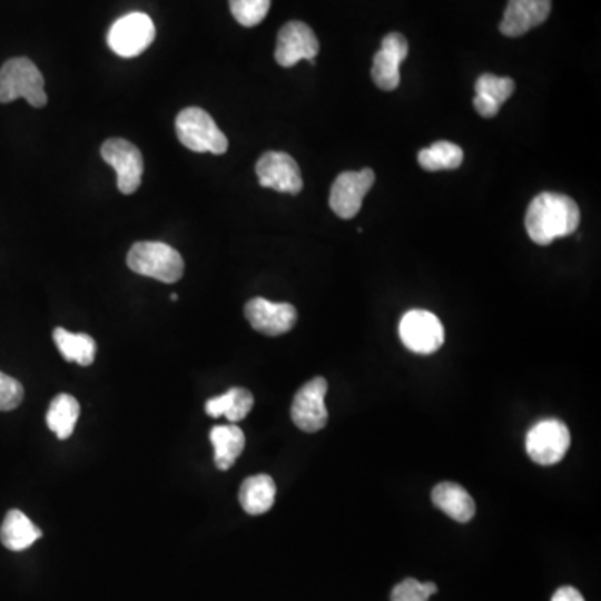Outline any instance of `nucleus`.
Returning a JSON list of instances; mask_svg holds the SVG:
<instances>
[{
  "label": "nucleus",
  "instance_id": "nucleus-6",
  "mask_svg": "<svg viewBox=\"0 0 601 601\" xmlns=\"http://www.w3.org/2000/svg\"><path fill=\"white\" fill-rule=\"evenodd\" d=\"M154 37L152 19L147 13L130 12L114 22L107 33V43L117 56L130 59L140 56L154 42Z\"/></svg>",
  "mask_w": 601,
  "mask_h": 601
},
{
  "label": "nucleus",
  "instance_id": "nucleus-16",
  "mask_svg": "<svg viewBox=\"0 0 601 601\" xmlns=\"http://www.w3.org/2000/svg\"><path fill=\"white\" fill-rule=\"evenodd\" d=\"M514 80L510 77H497L493 73H483L477 77L476 86H474L473 106L481 117L496 116L500 112V107L513 96Z\"/></svg>",
  "mask_w": 601,
  "mask_h": 601
},
{
  "label": "nucleus",
  "instance_id": "nucleus-20",
  "mask_svg": "<svg viewBox=\"0 0 601 601\" xmlns=\"http://www.w3.org/2000/svg\"><path fill=\"white\" fill-rule=\"evenodd\" d=\"M42 531L20 510H10L0 528V541L10 551H23L32 546Z\"/></svg>",
  "mask_w": 601,
  "mask_h": 601
},
{
  "label": "nucleus",
  "instance_id": "nucleus-2",
  "mask_svg": "<svg viewBox=\"0 0 601 601\" xmlns=\"http://www.w3.org/2000/svg\"><path fill=\"white\" fill-rule=\"evenodd\" d=\"M127 266L140 276L173 284L183 277V256L166 243L142 240L134 244L127 254Z\"/></svg>",
  "mask_w": 601,
  "mask_h": 601
},
{
  "label": "nucleus",
  "instance_id": "nucleus-5",
  "mask_svg": "<svg viewBox=\"0 0 601 601\" xmlns=\"http://www.w3.org/2000/svg\"><path fill=\"white\" fill-rule=\"evenodd\" d=\"M571 434L560 420H543L526 434V453L541 466L560 463L570 450Z\"/></svg>",
  "mask_w": 601,
  "mask_h": 601
},
{
  "label": "nucleus",
  "instance_id": "nucleus-19",
  "mask_svg": "<svg viewBox=\"0 0 601 601\" xmlns=\"http://www.w3.org/2000/svg\"><path fill=\"white\" fill-rule=\"evenodd\" d=\"M276 500V484L269 474L249 476L240 484L239 503L247 514L267 513Z\"/></svg>",
  "mask_w": 601,
  "mask_h": 601
},
{
  "label": "nucleus",
  "instance_id": "nucleus-4",
  "mask_svg": "<svg viewBox=\"0 0 601 601\" xmlns=\"http://www.w3.org/2000/svg\"><path fill=\"white\" fill-rule=\"evenodd\" d=\"M177 139L194 152L224 154L227 150V137L214 122L209 112L200 107H187L180 110L176 119Z\"/></svg>",
  "mask_w": 601,
  "mask_h": 601
},
{
  "label": "nucleus",
  "instance_id": "nucleus-14",
  "mask_svg": "<svg viewBox=\"0 0 601 601\" xmlns=\"http://www.w3.org/2000/svg\"><path fill=\"white\" fill-rule=\"evenodd\" d=\"M407 52H410V46L403 33L391 32L384 37L381 49L374 56L373 69H371L374 83L380 89H397L401 82L400 66L406 59Z\"/></svg>",
  "mask_w": 601,
  "mask_h": 601
},
{
  "label": "nucleus",
  "instance_id": "nucleus-8",
  "mask_svg": "<svg viewBox=\"0 0 601 601\" xmlns=\"http://www.w3.org/2000/svg\"><path fill=\"white\" fill-rule=\"evenodd\" d=\"M373 169L346 170L336 177L331 187L329 206L341 219H351L357 216L363 206L364 196L370 193L374 184Z\"/></svg>",
  "mask_w": 601,
  "mask_h": 601
},
{
  "label": "nucleus",
  "instance_id": "nucleus-13",
  "mask_svg": "<svg viewBox=\"0 0 601 601\" xmlns=\"http://www.w3.org/2000/svg\"><path fill=\"white\" fill-rule=\"evenodd\" d=\"M247 321L254 329L266 336H280L293 329L297 311L289 303H273L264 297H254L244 307Z\"/></svg>",
  "mask_w": 601,
  "mask_h": 601
},
{
  "label": "nucleus",
  "instance_id": "nucleus-1",
  "mask_svg": "<svg viewBox=\"0 0 601 601\" xmlns=\"http://www.w3.org/2000/svg\"><path fill=\"white\" fill-rule=\"evenodd\" d=\"M580 207L560 193H541L528 206L524 227L528 236L540 246L570 236L580 226Z\"/></svg>",
  "mask_w": 601,
  "mask_h": 601
},
{
  "label": "nucleus",
  "instance_id": "nucleus-23",
  "mask_svg": "<svg viewBox=\"0 0 601 601\" xmlns=\"http://www.w3.org/2000/svg\"><path fill=\"white\" fill-rule=\"evenodd\" d=\"M80 406L70 394H59L53 397L47 411V426L59 440L72 436L73 427L79 420Z\"/></svg>",
  "mask_w": 601,
  "mask_h": 601
},
{
  "label": "nucleus",
  "instance_id": "nucleus-26",
  "mask_svg": "<svg viewBox=\"0 0 601 601\" xmlns=\"http://www.w3.org/2000/svg\"><path fill=\"white\" fill-rule=\"evenodd\" d=\"M436 591V584L431 581L421 583L416 578H406L393 588L391 601H427Z\"/></svg>",
  "mask_w": 601,
  "mask_h": 601
},
{
  "label": "nucleus",
  "instance_id": "nucleus-27",
  "mask_svg": "<svg viewBox=\"0 0 601 601\" xmlns=\"http://www.w3.org/2000/svg\"><path fill=\"white\" fill-rule=\"evenodd\" d=\"M22 400V384L0 371V411L16 410V407L20 406Z\"/></svg>",
  "mask_w": 601,
  "mask_h": 601
},
{
  "label": "nucleus",
  "instance_id": "nucleus-18",
  "mask_svg": "<svg viewBox=\"0 0 601 601\" xmlns=\"http://www.w3.org/2000/svg\"><path fill=\"white\" fill-rule=\"evenodd\" d=\"M214 446V463L220 471H227L234 466L237 457L246 446V436L236 424H223L214 426L209 434Z\"/></svg>",
  "mask_w": 601,
  "mask_h": 601
},
{
  "label": "nucleus",
  "instance_id": "nucleus-24",
  "mask_svg": "<svg viewBox=\"0 0 601 601\" xmlns=\"http://www.w3.org/2000/svg\"><path fill=\"white\" fill-rule=\"evenodd\" d=\"M464 152L456 144L440 140L431 144L426 149L417 154V162L424 170L437 173V170H454L463 164Z\"/></svg>",
  "mask_w": 601,
  "mask_h": 601
},
{
  "label": "nucleus",
  "instance_id": "nucleus-25",
  "mask_svg": "<svg viewBox=\"0 0 601 601\" xmlns=\"http://www.w3.org/2000/svg\"><path fill=\"white\" fill-rule=\"evenodd\" d=\"M234 19L244 27H254L266 19L270 0H229Z\"/></svg>",
  "mask_w": 601,
  "mask_h": 601
},
{
  "label": "nucleus",
  "instance_id": "nucleus-17",
  "mask_svg": "<svg viewBox=\"0 0 601 601\" xmlns=\"http://www.w3.org/2000/svg\"><path fill=\"white\" fill-rule=\"evenodd\" d=\"M434 506L440 508L444 514L453 518L457 523H467L473 520L476 513V504H474L471 494L464 490L461 484L453 481H443V483L434 486L431 493Z\"/></svg>",
  "mask_w": 601,
  "mask_h": 601
},
{
  "label": "nucleus",
  "instance_id": "nucleus-21",
  "mask_svg": "<svg viewBox=\"0 0 601 601\" xmlns=\"http://www.w3.org/2000/svg\"><path fill=\"white\" fill-rule=\"evenodd\" d=\"M254 406V396L246 387H230L220 396L210 397L206 403V413L210 417L226 416L230 423L243 421Z\"/></svg>",
  "mask_w": 601,
  "mask_h": 601
},
{
  "label": "nucleus",
  "instance_id": "nucleus-15",
  "mask_svg": "<svg viewBox=\"0 0 601 601\" xmlns=\"http://www.w3.org/2000/svg\"><path fill=\"white\" fill-rule=\"evenodd\" d=\"M551 0H508L500 30L506 37H520L541 26L550 17Z\"/></svg>",
  "mask_w": 601,
  "mask_h": 601
},
{
  "label": "nucleus",
  "instance_id": "nucleus-12",
  "mask_svg": "<svg viewBox=\"0 0 601 601\" xmlns=\"http://www.w3.org/2000/svg\"><path fill=\"white\" fill-rule=\"evenodd\" d=\"M259 184L277 193L299 194L303 190V177L296 160L286 152L263 154L256 164Z\"/></svg>",
  "mask_w": 601,
  "mask_h": 601
},
{
  "label": "nucleus",
  "instance_id": "nucleus-9",
  "mask_svg": "<svg viewBox=\"0 0 601 601\" xmlns=\"http://www.w3.org/2000/svg\"><path fill=\"white\" fill-rule=\"evenodd\" d=\"M102 159L117 173V187L122 194H134L142 179L144 160L140 150L126 139H109L102 144Z\"/></svg>",
  "mask_w": 601,
  "mask_h": 601
},
{
  "label": "nucleus",
  "instance_id": "nucleus-22",
  "mask_svg": "<svg viewBox=\"0 0 601 601\" xmlns=\"http://www.w3.org/2000/svg\"><path fill=\"white\" fill-rule=\"evenodd\" d=\"M53 343L62 354L63 359L77 363L80 366H90L96 357L97 344L89 334H73L63 327L53 329Z\"/></svg>",
  "mask_w": 601,
  "mask_h": 601
},
{
  "label": "nucleus",
  "instance_id": "nucleus-10",
  "mask_svg": "<svg viewBox=\"0 0 601 601\" xmlns=\"http://www.w3.org/2000/svg\"><path fill=\"white\" fill-rule=\"evenodd\" d=\"M327 393V381L314 377L299 387L290 406V417L300 431L316 433L327 423V410L324 397Z\"/></svg>",
  "mask_w": 601,
  "mask_h": 601
},
{
  "label": "nucleus",
  "instance_id": "nucleus-7",
  "mask_svg": "<svg viewBox=\"0 0 601 601\" xmlns=\"http://www.w3.org/2000/svg\"><path fill=\"white\" fill-rule=\"evenodd\" d=\"M400 337L413 353L433 354L443 346V324L430 311L411 309L401 317Z\"/></svg>",
  "mask_w": 601,
  "mask_h": 601
},
{
  "label": "nucleus",
  "instance_id": "nucleus-28",
  "mask_svg": "<svg viewBox=\"0 0 601 601\" xmlns=\"http://www.w3.org/2000/svg\"><path fill=\"white\" fill-rule=\"evenodd\" d=\"M551 601H584L583 594L573 587H561L554 591Z\"/></svg>",
  "mask_w": 601,
  "mask_h": 601
},
{
  "label": "nucleus",
  "instance_id": "nucleus-11",
  "mask_svg": "<svg viewBox=\"0 0 601 601\" xmlns=\"http://www.w3.org/2000/svg\"><path fill=\"white\" fill-rule=\"evenodd\" d=\"M317 52H319V42L316 33L307 23L293 20L287 22L277 33L276 62L280 67L296 66L300 60H309L314 63Z\"/></svg>",
  "mask_w": 601,
  "mask_h": 601
},
{
  "label": "nucleus",
  "instance_id": "nucleus-29",
  "mask_svg": "<svg viewBox=\"0 0 601 601\" xmlns=\"http://www.w3.org/2000/svg\"><path fill=\"white\" fill-rule=\"evenodd\" d=\"M179 299V296L177 294H170V300H177Z\"/></svg>",
  "mask_w": 601,
  "mask_h": 601
},
{
  "label": "nucleus",
  "instance_id": "nucleus-3",
  "mask_svg": "<svg viewBox=\"0 0 601 601\" xmlns=\"http://www.w3.org/2000/svg\"><path fill=\"white\" fill-rule=\"evenodd\" d=\"M20 97L33 107L47 104L43 76L27 57L7 60L0 69V102L9 104Z\"/></svg>",
  "mask_w": 601,
  "mask_h": 601
}]
</instances>
